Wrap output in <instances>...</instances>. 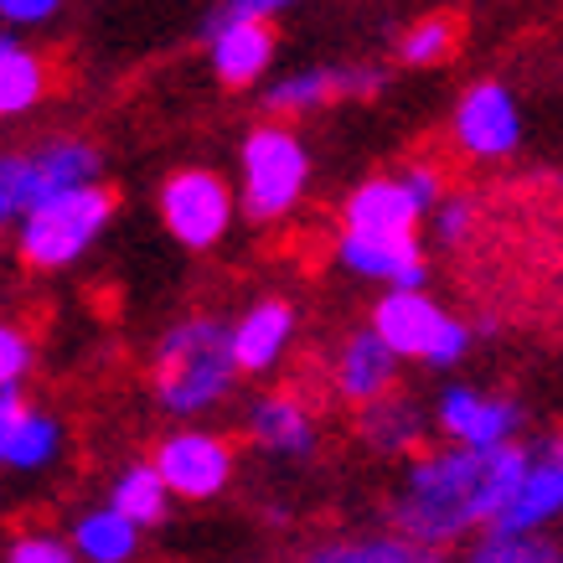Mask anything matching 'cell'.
I'll return each mask as SVG.
<instances>
[{
    "mask_svg": "<svg viewBox=\"0 0 563 563\" xmlns=\"http://www.w3.org/2000/svg\"><path fill=\"white\" fill-rule=\"evenodd\" d=\"M522 465H528L522 440L492 444V450L444 440V450H429V455L409 461L388 501L393 528L429 548H450L471 532H486L507 507Z\"/></svg>",
    "mask_w": 563,
    "mask_h": 563,
    "instance_id": "cell-1",
    "label": "cell"
},
{
    "mask_svg": "<svg viewBox=\"0 0 563 563\" xmlns=\"http://www.w3.org/2000/svg\"><path fill=\"white\" fill-rule=\"evenodd\" d=\"M388 84V73L373 68V63H342V68H300L285 73L264 88V114L274 120H300V114H316L325 103H342V99H377Z\"/></svg>",
    "mask_w": 563,
    "mask_h": 563,
    "instance_id": "cell-9",
    "label": "cell"
},
{
    "mask_svg": "<svg viewBox=\"0 0 563 563\" xmlns=\"http://www.w3.org/2000/svg\"><path fill=\"white\" fill-rule=\"evenodd\" d=\"M32 187H36V202L52 197V191H68V187H84V181H99L103 172V155L93 140H42L32 145Z\"/></svg>",
    "mask_w": 563,
    "mask_h": 563,
    "instance_id": "cell-21",
    "label": "cell"
},
{
    "mask_svg": "<svg viewBox=\"0 0 563 563\" xmlns=\"http://www.w3.org/2000/svg\"><path fill=\"white\" fill-rule=\"evenodd\" d=\"M295 325H300V316H295L290 300H279V295L254 300V306L233 321V357H239V373L243 377L274 373L295 342Z\"/></svg>",
    "mask_w": 563,
    "mask_h": 563,
    "instance_id": "cell-18",
    "label": "cell"
},
{
    "mask_svg": "<svg viewBox=\"0 0 563 563\" xmlns=\"http://www.w3.org/2000/svg\"><path fill=\"white\" fill-rule=\"evenodd\" d=\"M47 99V63L21 42L16 26H0V120H21Z\"/></svg>",
    "mask_w": 563,
    "mask_h": 563,
    "instance_id": "cell-20",
    "label": "cell"
},
{
    "mask_svg": "<svg viewBox=\"0 0 563 563\" xmlns=\"http://www.w3.org/2000/svg\"><path fill=\"white\" fill-rule=\"evenodd\" d=\"M239 377L233 321L222 316H187L155 342L151 393L166 419H197V413L222 409L239 388Z\"/></svg>",
    "mask_w": 563,
    "mask_h": 563,
    "instance_id": "cell-2",
    "label": "cell"
},
{
    "mask_svg": "<svg viewBox=\"0 0 563 563\" xmlns=\"http://www.w3.org/2000/svg\"><path fill=\"white\" fill-rule=\"evenodd\" d=\"M155 207H161V228L172 233L187 254H207L228 239V228L239 218V197L222 181L218 172L207 166H181L161 181L155 191Z\"/></svg>",
    "mask_w": 563,
    "mask_h": 563,
    "instance_id": "cell-6",
    "label": "cell"
},
{
    "mask_svg": "<svg viewBox=\"0 0 563 563\" xmlns=\"http://www.w3.org/2000/svg\"><path fill=\"white\" fill-rule=\"evenodd\" d=\"M207 42V63H212V78L222 88H254L264 84V73L274 68V36L269 21L258 16H233V11H212L202 26Z\"/></svg>",
    "mask_w": 563,
    "mask_h": 563,
    "instance_id": "cell-10",
    "label": "cell"
},
{
    "mask_svg": "<svg viewBox=\"0 0 563 563\" xmlns=\"http://www.w3.org/2000/svg\"><path fill=\"white\" fill-rule=\"evenodd\" d=\"M140 532L130 517L120 512V507H88V512L73 517V548H78V559L84 563H135L140 553Z\"/></svg>",
    "mask_w": 563,
    "mask_h": 563,
    "instance_id": "cell-23",
    "label": "cell"
},
{
    "mask_svg": "<svg viewBox=\"0 0 563 563\" xmlns=\"http://www.w3.org/2000/svg\"><path fill=\"white\" fill-rule=\"evenodd\" d=\"M398 367H404V357L377 336L373 325H362V331H352V336L336 346V357H331V388H336L342 404L362 409V404H373V398L398 388Z\"/></svg>",
    "mask_w": 563,
    "mask_h": 563,
    "instance_id": "cell-16",
    "label": "cell"
},
{
    "mask_svg": "<svg viewBox=\"0 0 563 563\" xmlns=\"http://www.w3.org/2000/svg\"><path fill=\"white\" fill-rule=\"evenodd\" d=\"M151 461H155V471L166 476L176 501H212V496H222L233 486L239 455H233V444L222 440V434H212V429L181 424L155 444Z\"/></svg>",
    "mask_w": 563,
    "mask_h": 563,
    "instance_id": "cell-8",
    "label": "cell"
},
{
    "mask_svg": "<svg viewBox=\"0 0 563 563\" xmlns=\"http://www.w3.org/2000/svg\"><path fill=\"white\" fill-rule=\"evenodd\" d=\"M249 440L264 450V455H279V461H310L316 444H321V429H316V413L300 393H264L249 404Z\"/></svg>",
    "mask_w": 563,
    "mask_h": 563,
    "instance_id": "cell-17",
    "label": "cell"
},
{
    "mask_svg": "<svg viewBox=\"0 0 563 563\" xmlns=\"http://www.w3.org/2000/svg\"><path fill=\"white\" fill-rule=\"evenodd\" d=\"M57 11H63V0H0V26L32 32V26L57 21Z\"/></svg>",
    "mask_w": 563,
    "mask_h": 563,
    "instance_id": "cell-30",
    "label": "cell"
},
{
    "mask_svg": "<svg viewBox=\"0 0 563 563\" xmlns=\"http://www.w3.org/2000/svg\"><path fill=\"white\" fill-rule=\"evenodd\" d=\"M563 517V440H548L528 450V465L517 476L507 507L492 528L501 532H548Z\"/></svg>",
    "mask_w": 563,
    "mask_h": 563,
    "instance_id": "cell-13",
    "label": "cell"
},
{
    "mask_svg": "<svg viewBox=\"0 0 563 563\" xmlns=\"http://www.w3.org/2000/svg\"><path fill=\"white\" fill-rule=\"evenodd\" d=\"M5 563H84L73 538H57V532L36 528V532H21L16 543L5 548Z\"/></svg>",
    "mask_w": 563,
    "mask_h": 563,
    "instance_id": "cell-28",
    "label": "cell"
},
{
    "mask_svg": "<svg viewBox=\"0 0 563 563\" xmlns=\"http://www.w3.org/2000/svg\"><path fill=\"white\" fill-rule=\"evenodd\" d=\"M357 434H362V444H373L377 455H413L429 434V419L413 398H404V393L393 388L357 409Z\"/></svg>",
    "mask_w": 563,
    "mask_h": 563,
    "instance_id": "cell-19",
    "label": "cell"
},
{
    "mask_svg": "<svg viewBox=\"0 0 563 563\" xmlns=\"http://www.w3.org/2000/svg\"><path fill=\"white\" fill-rule=\"evenodd\" d=\"M455 47H461V21L434 11V16H419L398 36V63L404 68H440V63L455 57Z\"/></svg>",
    "mask_w": 563,
    "mask_h": 563,
    "instance_id": "cell-25",
    "label": "cell"
},
{
    "mask_svg": "<svg viewBox=\"0 0 563 563\" xmlns=\"http://www.w3.org/2000/svg\"><path fill=\"white\" fill-rule=\"evenodd\" d=\"M383 336V342L398 352L404 362H424L434 373L455 367V362L471 352V325L424 290H388L373 306V321H367Z\"/></svg>",
    "mask_w": 563,
    "mask_h": 563,
    "instance_id": "cell-5",
    "label": "cell"
},
{
    "mask_svg": "<svg viewBox=\"0 0 563 563\" xmlns=\"http://www.w3.org/2000/svg\"><path fill=\"white\" fill-rule=\"evenodd\" d=\"M336 258L346 274L388 285V290H424L429 285V258L419 239H377V233H352L342 228L336 239Z\"/></svg>",
    "mask_w": 563,
    "mask_h": 563,
    "instance_id": "cell-15",
    "label": "cell"
},
{
    "mask_svg": "<svg viewBox=\"0 0 563 563\" xmlns=\"http://www.w3.org/2000/svg\"><path fill=\"white\" fill-rule=\"evenodd\" d=\"M429 218V202L413 191L404 172L393 176H367L346 191L342 202V228L352 233H377V239H419V228Z\"/></svg>",
    "mask_w": 563,
    "mask_h": 563,
    "instance_id": "cell-11",
    "label": "cell"
},
{
    "mask_svg": "<svg viewBox=\"0 0 563 563\" xmlns=\"http://www.w3.org/2000/svg\"><path fill=\"white\" fill-rule=\"evenodd\" d=\"M300 563H444V548H429L409 532H362V538H336V543L310 548Z\"/></svg>",
    "mask_w": 563,
    "mask_h": 563,
    "instance_id": "cell-22",
    "label": "cell"
},
{
    "mask_svg": "<svg viewBox=\"0 0 563 563\" xmlns=\"http://www.w3.org/2000/svg\"><path fill=\"white\" fill-rule=\"evenodd\" d=\"M114 191L103 181H84V187L52 191L36 207H26L16 218V254L26 269L57 274L73 269L78 258L103 239V228L114 222Z\"/></svg>",
    "mask_w": 563,
    "mask_h": 563,
    "instance_id": "cell-3",
    "label": "cell"
},
{
    "mask_svg": "<svg viewBox=\"0 0 563 563\" xmlns=\"http://www.w3.org/2000/svg\"><path fill=\"white\" fill-rule=\"evenodd\" d=\"M310 151L285 120L254 124L239 145V212L249 222H279L306 202Z\"/></svg>",
    "mask_w": 563,
    "mask_h": 563,
    "instance_id": "cell-4",
    "label": "cell"
},
{
    "mask_svg": "<svg viewBox=\"0 0 563 563\" xmlns=\"http://www.w3.org/2000/svg\"><path fill=\"white\" fill-rule=\"evenodd\" d=\"M295 5H306V0H222V11H233V16H258V21L285 16Z\"/></svg>",
    "mask_w": 563,
    "mask_h": 563,
    "instance_id": "cell-31",
    "label": "cell"
},
{
    "mask_svg": "<svg viewBox=\"0 0 563 563\" xmlns=\"http://www.w3.org/2000/svg\"><path fill=\"white\" fill-rule=\"evenodd\" d=\"M465 563H563V543L543 532H501L486 528L481 543L465 553Z\"/></svg>",
    "mask_w": 563,
    "mask_h": 563,
    "instance_id": "cell-26",
    "label": "cell"
},
{
    "mask_svg": "<svg viewBox=\"0 0 563 563\" xmlns=\"http://www.w3.org/2000/svg\"><path fill=\"white\" fill-rule=\"evenodd\" d=\"M63 455V424L57 413L36 409L21 388H0V471L36 476Z\"/></svg>",
    "mask_w": 563,
    "mask_h": 563,
    "instance_id": "cell-14",
    "label": "cell"
},
{
    "mask_svg": "<svg viewBox=\"0 0 563 563\" xmlns=\"http://www.w3.org/2000/svg\"><path fill=\"white\" fill-rule=\"evenodd\" d=\"M450 140L465 161H507L522 145V103L501 78H481L455 99Z\"/></svg>",
    "mask_w": 563,
    "mask_h": 563,
    "instance_id": "cell-7",
    "label": "cell"
},
{
    "mask_svg": "<svg viewBox=\"0 0 563 563\" xmlns=\"http://www.w3.org/2000/svg\"><path fill=\"white\" fill-rule=\"evenodd\" d=\"M172 486H166V476L155 471V461H135L124 465L120 476H114V486H109V507H120L135 528H161L166 517H172Z\"/></svg>",
    "mask_w": 563,
    "mask_h": 563,
    "instance_id": "cell-24",
    "label": "cell"
},
{
    "mask_svg": "<svg viewBox=\"0 0 563 563\" xmlns=\"http://www.w3.org/2000/svg\"><path fill=\"white\" fill-rule=\"evenodd\" d=\"M429 222H434V239L444 243V249H461V243L476 239V222H481V202L471 197V191H444L440 207L429 212Z\"/></svg>",
    "mask_w": 563,
    "mask_h": 563,
    "instance_id": "cell-27",
    "label": "cell"
},
{
    "mask_svg": "<svg viewBox=\"0 0 563 563\" xmlns=\"http://www.w3.org/2000/svg\"><path fill=\"white\" fill-rule=\"evenodd\" d=\"M32 336L21 331L16 321H0V388H21L26 373H32Z\"/></svg>",
    "mask_w": 563,
    "mask_h": 563,
    "instance_id": "cell-29",
    "label": "cell"
},
{
    "mask_svg": "<svg viewBox=\"0 0 563 563\" xmlns=\"http://www.w3.org/2000/svg\"><path fill=\"white\" fill-rule=\"evenodd\" d=\"M434 429H440L450 444H476V450H492V444H512L522 434V409L501 393H481L465 388V383H450V388L434 398Z\"/></svg>",
    "mask_w": 563,
    "mask_h": 563,
    "instance_id": "cell-12",
    "label": "cell"
}]
</instances>
